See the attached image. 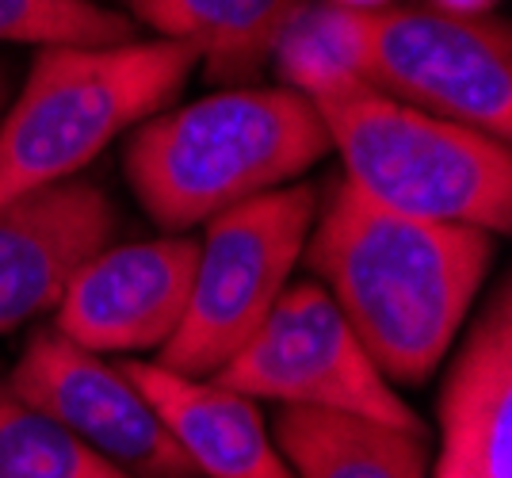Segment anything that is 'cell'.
<instances>
[{"instance_id":"10","label":"cell","mask_w":512,"mask_h":478,"mask_svg":"<svg viewBox=\"0 0 512 478\" xmlns=\"http://www.w3.org/2000/svg\"><path fill=\"white\" fill-rule=\"evenodd\" d=\"M119 215L100 184L69 176L0 207V333L62 303L96 253L115 245Z\"/></svg>"},{"instance_id":"12","label":"cell","mask_w":512,"mask_h":478,"mask_svg":"<svg viewBox=\"0 0 512 478\" xmlns=\"http://www.w3.org/2000/svg\"><path fill=\"white\" fill-rule=\"evenodd\" d=\"M123 375L165 421L199 478H295L253 398L188 379L157 360H123Z\"/></svg>"},{"instance_id":"7","label":"cell","mask_w":512,"mask_h":478,"mask_svg":"<svg viewBox=\"0 0 512 478\" xmlns=\"http://www.w3.org/2000/svg\"><path fill=\"white\" fill-rule=\"evenodd\" d=\"M371 92L448 123L512 138V31L497 16H448L432 4L367 12Z\"/></svg>"},{"instance_id":"17","label":"cell","mask_w":512,"mask_h":478,"mask_svg":"<svg viewBox=\"0 0 512 478\" xmlns=\"http://www.w3.org/2000/svg\"><path fill=\"white\" fill-rule=\"evenodd\" d=\"M0 43L119 46L134 43V23L96 0H0Z\"/></svg>"},{"instance_id":"14","label":"cell","mask_w":512,"mask_h":478,"mask_svg":"<svg viewBox=\"0 0 512 478\" xmlns=\"http://www.w3.org/2000/svg\"><path fill=\"white\" fill-rule=\"evenodd\" d=\"M272 440L295 478H432L428 433L352 413L279 406Z\"/></svg>"},{"instance_id":"6","label":"cell","mask_w":512,"mask_h":478,"mask_svg":"<svg viewBox=\"0 0 512 478\" xmlns=\"http://www.w3.org/2000/svg\"><path fill=\"white\" fill-rule=\"evenodd\" d=\"M211 383L279 406L352 413L409 433H428L375 368L360 337L318 280L287 283L253 337L211 375Z\"/></svg>"},{"instance_id":"1","label":"cell","mask_w":512,"mask_h":478,"mask_svg":"<svg viewBox=\"0 0 512 478\" xmlns=\"http://www.w3.org/2000/svg\"><path fill=\"white\" fill-rule=\"evenodd\" d=\"M299 264L337 303L375 368L394 387H421L490 276L493 234L386 211L337 176L318 196Z\"/></svg>"},{"instance_id":"20","label":"cell","mask_w":512,"mask_h":478,"mask_svg":"<svg viewBox=\"0 0 512 478\" xmlns=\"http://www.w3.org/2000/svg\"><path fill=\"white\" fill-rule=\"evenodd\" d=\"M8 108V69L0 66V115Z\"/></svg>"},{"instance_id":"5","label":"cell","mask_w":512,"mask_h":478,"mask_svg":"<svg viewBox=\"0 0 512 478\" xmlns=\"http://www.w3.org/2000/svg\"><path fill=\"white\" fill-rule=\"evenodd\" d=\"M314 211L318 192L295 180L214 215L199 238L184 322L157 352V364L188 379H211L276 306L302 261Z\"/></svg>"},{"instance_id":"2","label":"cell","mask_w":512,"mask_h":478,"mask_svg":"<svg viewBox=\"0 0 512 478\" xmlns=\"http://www.w3.org/2000/svg\"><path fill=\"white\" fill-rule=\"evenodd\" d=\"M329 150V131L306 96L283 85H241L138 123L123 173L161 230L188 234L245 199L295 184Z\"/></svg>"},{"instance_id":"18","label":"cell","mask_w":512,"mask_h":478,"mask_svg":"<svg viewBox=\"0 0 512 478\" xmlns=\"http://www.w3.org/2000/svg\"><path fill=\"white\" fill-rule=\"evenodd\" d=\"M432 8H440L448 16H490L497 0H432Z\"/></svg>"},{"instance_id":"13","label":"cell","mask_w":512,"mask_h":478,"mask_svg":"<svg viewBox=\"0 0 512 478\" xmlns=\"http://www.w3.org/2000/svg\"><path fill=\"white\" fill-rule=\"evenodd\" d=\"M306 0H127L130 16L157 39L184 43L199 54L211 85H253L272 62L283 23Z\"/></svg>"},{"instance_id":"3","label":"cell","mask_w":512,"mask_h":478,"mask_svg":"<svg viewBox=\"0 0 512 478\" xmlns=\"http://www.w3.org/2000/svg\"><path fill=\"white\" fill-rule=\"evenodd\" d=\"M199 54L150 39L119 46H39L20 96L0 115V207L77 176L104 146L165 111Z\"/></svg>"},{"instance_id":"15","label":"cell","mask_w":512,"mask_h":478,"mask_svg":"<svg viewBox=\"0 0 512 478\" xmlns=\"http://www.w3.org/2000/svg\"><path fill=\"white\" fill-rule=\"evenodd\" d=\"M367 62H371L367 12L337 8L325 0H306L283 23L268 66L276 69L283 88L306 96L310 104H321L333 96L371 88Z\"/></svg>"},{"instance_id":"4","label":"cell","mask_w":512,"mask_h":478,"mask_svg":"<svg viewBox=\"0 0 512 478\" xmlns=\"http://www.w3.org/2000/svg\"><path fill=\"white\" fill-rule=\"evenodd\" d=\"M344 161V180L386 211L474 226L505 238L512 226V150L383 92L314 104Z\"/></svg>"},{"instance_id":"19","label":"cell","mask_w":512,"mask_h":478,"mask_svg":"<svg viewBox=\"0 0 512 478\" xmlns=\"http://www.w3.org/2000/svg\"><path fill=\"white\" fill-rule=\"evenodd\" d=\"M325 4L352 8V12H379V8H390V4H398V0H325Z\"/></svg>"},{"instance_id":"11","label":"cell","mask_w":512,"mask_h":478,"mask_svg":"<svg viewBox=\"0 0 512 478\" xmlns=\"http://www.w3.org/2000/svg\"><path fill=\"white\" fill-rule=\"evenodd\" d=\"M432 478H512V291L497 283L440 391Z\"/></svg>"},{"instance_id":"16","label":"cell","mask_w":512,"mask_h":478,"mask_svg":"<svg viewBox=\"0 0 512 478\" xmlns=\"http://www.w3.org/2000/svg\"><path fill=\"white\" fill-rule=\"evenodd\" d=\"M0 478H127L23 402L0 371Z\"/></svg>"},{"instance_id":"8","label":"cell","mask_w":512,"mask_h":478,"mask_svg":"<svg viewBox=\"0 0 512 478\" xmlns=\"http://www.w3.org/2000/svg\"><path fill=\"white\" fill-rule=\"evenodd\" d=\"M8 383L23 402L127 478H199L123 368L73 345L54 326L23 345Z\"/></svg>"},{"instance_id":"9","label":"cell","mask_w":512,"mask_h":478,"mask_svg":"<svg viewBox=\"0 0 512 478\" xmlns=\"http://www.w3.org/2000/svg\"><path fill=\"white\" fill-rule=\"evenodd\" d=\"M199 238L169 234L107 245L73 276L54 306V329L96 356L161 352L184 322Z\"/></svg>"}]
</instances>
